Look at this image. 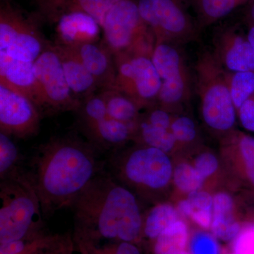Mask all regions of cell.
Here are the masks:
<instances>
[{
    "label": "cell",
    "instance_id": "cell-1",
    "mask_svg": "<svg viewBox=\"0 0 254 254\" xmlns=\"http://www.w3.org/2000/svg\"><path fill=\"white\" fill-rule=\"evenodd\" d=\"M101 152L75 135L53 137L37 148L26 175L34 189L43 218L48 219L74 198L104 171Z\"/></svg>",
    "mask_w": 254,
    "mask_h": 254
},
{
    "label": "cell",
    "instance_id": "cell-2",
    "mask_svg": "<svg viewBox=\"0 0 254 254\" xmlns=\"http://www.w3.org/2000/svg\"><path fill=\"white\" fill-rule=\"evenodd\" d=\"M71 208L79 245L132 242L143 229V215L136 195L105 170L73 200Z\"/></svg>",
    "mask_w": 254,
    "mask_h": 254
},
{
    "label": "cell",
    "instance_id": "cell-3",
    "mask_svg": "<svg viewBox=\"0 0 254 254\" xmlns=\"http://www.w3.org/2000/svg\"><path fill=\"white\" fill-rule=\"evenodd\" d=\"M105 170L134 194L150 198L166 188L174 170L168 153L141 145L110 153Z\"/></svg>",
    "mask_w": 254,
    "mask_h": 254
},
{
    "label": "cell",
    "instance_id": "cell-4",
    "mask_svg": "<svg viewBox=\"0 0 254 254\" xmlns=\"http://www.w3.org/2000/svg\"><path fill=\"white\" fill-rule=\"evenodd\" d=\"M0 244L43 231L41 203L26 173L0 181Z\"/></svg>",
    "mask_w": 254,
    "mask_h": 254
},
{
    "label": "cell",
    "instance_id": "cell-5",
    "mask_svg": "<svg viewBox=\"0 0 254 254\" xmlns=\"http://www.w3.org/2000/svg\"><path fill=\"white\" fill-rule=\"evenodd\" d=\"M197 90L200 97L203 121L212 129H231L236 119V108L232 102L227 73L215 55L205 52L195 64Z\"/></svg>",
    "mask_w": 254,
    "mask_h": 254
},
{
    "label": "cell",
    "instance_id": "cell-6",
    "mask_svg": "<svg viewBox=\"0 0 254 254\" xmlns=\"http://www.w3.org/2000/svg\"><path fill=\"white\" fill-rule=\"evenodd\" d=\"M102 30L103 42L114 55L136 53L151 56L154 47H150L148 38L154 34L143 21L133 0H120L114 5L105 16Z\"/></svg>",
    "mask_w": 254,
    "mask_h": 254
},
{
    "label": "cell",
    "instance_id": "cell-7",
    "mask_svg": "<svg viewBox=\"0 0 254 254\" xmlns=\"http://www.w3.org/2000/svg\"><path fill=\"white\" fill-rule=\"evenodd\" d=\"M33 67L41 93L43 115L78 111L82 102L68 86L55 46L50 45L34 62Z\"/></svg>",
    "mask_w": 254,
    "mask_h": 254
},
{
    "label": "cell",
    "instance_id": "cell-8",
    "mask_svg": "<svg viewBox=\"0 0 254 254\" xmlns=\"http://www.w3.org/2000/svg\"><path fill=\"white\" fill-rule=\"evenodd\" d=\"M114 56L116 77L112 88L131 97L141 108L158 100L162 80L150 55L123 53Z\"/></svg>",
    "mask_w": 254,
    "mask_h": 254
},
{
    "label": "cell",
    "instance_id": "cell-9",
    "mask_svg": "<svg viewBox=\"0 0 254 254\" xmlns=\"http://www.w3.org/2000/svg\"><path fill=\"white\" fill-rule=\"evenodd\" d=\"M137 4L156 43L187 39L193 34V23L178 0H138Z\"/></svg>",
    "mask_w": 254,
    "mask_h": 254
},
{
    "label": "cell",
    "instance_id": "cell-10",
    "mask_svg": "<svg viewBox=\"0 0 254 254\" xmlns=\"http://www.w3.org/2000/svg\"><path fill=\"white\" fill-rule=\"evenodd\" d=\"M43 114L26 95L0 83V133L26 139L37 135Z\"/></svg>",
    "mask_w": 254,
    "mask_h": 254
},
{
    "label": "cell",
    "instance_id": "cell-11",
    "mask_svg": "<svg viewBox=\"0 0 254 254\" xmlns=\"http://www.w3.org/2000/svg\"><path fill=\"white\" fill-rule=\"evenodd\" d=\"M33 64L12 59L5 50H0V83L26 95L41 110V93Z\"/></svg>",
    "mask_w": 254,
    "mask_h": 254
},
{
    "label": "cell",
    "instance_id": "cell-12",
    "mask_svg": "<svg viewBox=\"0 0 254 254\" xmlns=\"http://www.w3.org/2000/svg\"><path fill=\"white\" fill-rule=\"evenodd\" d=\"M68 48L93 75L98 88L103 91L113 86L116 77L115 56L104 42H92Z\"/></svg>",
    "mask_w": 254,
    "mask_h": 254
},
{
    "label": "cell",
    "instance_id": "cell-13",
    "mask_svg": "<svg viewBox=\"0 0 254 254\" xmlns=\"http://www.w3.org/2000/svg\"><path fill=\"white\" fill-rule=\"evenodd\" d=\"M120 0H33L38 15L53 23L64 14L83 12L90 15L102 28L107 13Z\"/></svg>",
    "mask_w": 254,
    "mask_h": 254
},
{
    "label": "cell",
    "instance_id": "cell-14",
    "mask_svg": "<svg viewBox=\"0 0 254 254\" xmlns=\"http://www.w3.org/2000/svg\"><path fill=\"white\" fill-rule=\"evenodd\" d=\"M214 55L224 69L232 73L254 71V52L250 42L234 30L219 36Z\"/></svg>",
    "mask_w": 254,
    "mask_h": 254
},
{
    "label": "cell",
    "instance_id": "cell-15",
    "mask_svg": "<svg viewBox=\"0 0 254 254\" xmlns=\"http://www.w3.org/2000/svg\"><path fill=\"white\" fill-rule=\"evenodd\" d=\"M53 23L59 42L58 45L60 46L75 47L99 41L101 26L86 13L64 14Z\"/></svg>",
    "mask_w": 254,
    "mask_h": 254
},
{
    "label": "cell",
    "instance_id": "cell-16",
    "mask_svg": "<svg viewBox=\"0 0 254 254\" xmlns=\"http://www.w3.org/2000/svg\"><path fill=\"white\" fill-rule=\"evenodd\" d=\"M136 127L108 118L83 129L88 141L101 153H113L121 149L127 141L133 138Z\"/></svg>",
    "mask_w": 254,
    "mask_h": 254
},
{
    "label": "cell",
    "instance_id": "cell-17",
    "mask_svg": "<svg viewBox=\"0 0 254 254\" xmlns=\"http://www.w3.org/2000/svg\"><path fill=\"white\" fill-rule=\"evenodd\" d=\"M55 47L61 58L68 86L82 102L98 88L96 80L71 48L60 45Z\"/></svg>",
    "mask_w": 254,
    "mask_h": 254
},
{
    "label": "cell",
    "instance_id": "cell-18",
    "mask_svg": "<svg viewBox=\"0 0 254 254\" xmlns=\"http://www.w3.org/2000/svg\"><path fill=\"white\" fill-rule=\"evenodd\" d=\"M36 22L11 0L0 1V50L7 49L20 33Z\"/></svg>",
    "mask_w": 254,
    "mask_h": 254
},
{
    "label": "cell",
    "instance_id": "cell-19",
    "mask_svg": "<svg viewBox=\"0 0 254 254\" xmlns=\"http://www.w3.org/2000/svg\"><path fill=\"white\" fill-rule=\"evenodd\" d=\"M212 233L217 238L229 241L236 238L240 232V224L234 215V201L231 195L220 192L213 196Z\"/></svg>",
    "mask_w": 254,
    "mask_h": 254
},
{
    "label": "cell",
    "instance_id": "cell-20",
    "mask_svg": "<svg viewBox=\"0 0 254 254\" xmlns=\"http://www.w3.org/2000/svg\"><path fill=\"white\" fill-rule=\"evenodd\" d=\"M151 60L162 81H173L188 74L180 53L167 43H155Z\"/></svg>",
    "mask_w": 254,
    "mask_h": 254
},
{
    "label": "cell",
    "instance_id": "cell-21",
    "mask_svg": "<svg viewBox=\"0 0 254 254\" xmlns=\"http://www.w3.org/2000/svg\"><path fill=\"white\" fill-rule=\"evenodd\" d=\"M49 46L43 39L36 23L20 33L5 51L12 59L34 63Z\"/></svg>",
    "mask_w": 254,
    "mask_h": 254
},
{
    "label": "cell",
    "instance_id": "cell-22",
    "mask_svg": "<svg viewBox=\"0 0 254 254\" xmlns=\"http://www.w3.org/2000/svg\"><path fill=\"white\" fill-rule=\"evenodd\" d=\"M180 215L187 217L204 229L210 228L213 218V197L208 192L198 190L189 193L186 199L177 206Z\"/></svg>",
    "mask_w": 254,
    "mask_h": 254
},
{
    "label": "cell",
    "instance_id": "cell-23",
    "mask_svg": "<svg viewBox=\"0 0 254 254\" xmlns=\"http://www.w3.org/2000/svg\"><path fill=\"white\" fill-rule=\"evenodd\" d=\"M101 94L110 118L136 127L141 107L133 98L115 88L103 90Z\"/></svg>",
    "mask_w": 254,
    "mask_h": 254
},
{
    "label": "cell",
    "instance_id": "cell-24",
    "mask_svg": "<svg viewBox=\"0 0 254 254\" xmlns=\"http://www.w3.org/2000/svg\"><path fill=\"white\" fill-rule=\"evenodd\" d=\"M180 220L178 210L168 203H160L150 208L143 218V229L145 237L155 240L170 225Z\"/></svg>",
    "mask_w": 254,
    "mask_h": 254
},
{
    "label": "cell",
    "instance_id": "cell-25",
    "mask_svg": "<svg viewBox=\"0 0 254 254\" xmlns=\"http://www.w3.org/2000/svg\"><path fill=\"white\" fill-rule=\"evenodd\" d=\"M12 138L0 133V181L16 178L26 172L23 158Z\"/></svg>",
    "mask_w": 254,
    "mask_h": 254
},
{
    "label": "cell",
    "instance_id": "cell-26",
    "mask_svg": "<svg viewBox=\"0 0 254 254\" xmlns=\"http://www.w3.org/2000/svg\"><path fill=\"white\" fill-rule=\"evenodd\" d=\"M187 240L186 224L178 220L154 240V254H190L186 251Z\"/></svg>",
    "mask_w": 254,
    "mask_h": 254
},
{
    "label": "cell",
    "instance_id": "cell-27",
    "mask_svg": "<svg viewBox=\"0 0 254 254\" xmlns=\"http://www.w3.org/2000/svg\"><path fill=\"white\" fill-rule=\"evenodd\" d=\"M133 137L139 140L142 145L153 147L166 153L172 151L177 143L170 130L155 127L144 119L137 123Z\"/></svg>",
    "mask_w": 254,
    "mask_h": 254
},
{
    "label": "cell",
    "instance_id": "cell-28",
    "mask_svg": "<svg viewBox=\"0 0 254 254\" xmlns=\"http://www.w3.org/2000/svg\"><path fill=\"white\" fill-rule=\"evenodd\" d=\"M200 22L207 26L225 17L246 0H190Z\"/></svg>",
    "mask_w": 254,
    "mask_h": 254
},
{
    "label": "cell",
    "instance_id": "cell-29",
    "mask_svg": "<svg viewBox=\"0 0 254 254\" xmlns=\"http://www.w3.org/2000/svg\"><path fill=\"white\" fill-rule=\"evenodd\" d=\"M227 83L236 110L254 94V71L227 73Z\"/></svg>",
    "mask_w": 254,
    "mask_h": 254
},
{
    "label": "cell",
    "instance_id": "cell-30",
    "mask_svg": "<svg viewBox=\"0 0 254 254\" xmlns=\"http://www.w3.org/2000/svg\"><path fill=\"white\" fill-rule=\"evenodd\" d=\"M77 113H79L80 123L82 129L99 123L108 118L106 103L101 93H94L82 101Z\"/></svg>",
    "mask_w": 254,
    "mask_h": 254
},
{
    "label": "cell",
    "instance_id": "cell-31",
    "mask_svg": "<svg viewBox=\"0 0 254 254\" xmlns=\"http://www.w3.org/2000/svg\"><path fill=\"white\" fill-rule=\"evenodd\" d=\"M174 183L180 191L190 193L200 190L205 179L190 164L182 163L177 165L173 170Z\"/></svg>",
    "mask_w": 254,
    "mask_h": 254
},
{
    "label": "cell",
    "instance_id": "cell-32",
    "mask_svg": "<svg viewBox=\"0 0 254 254\" xmlns=\"http://www.w3.org/2000/svg\"><path fill=\"white\" fill-rule=\"evenodd\" d=\"M170 131L177 142L190 143L196 137V127L194 122L186 116L179 117L172 122Z\"/></svg>",
    "mask_w": 254,
    "mask_h": 254
},
{
    "label": "cell",
    "instance_id": "cell-33",
    "mask_svg": "<svg viewBox=\"0 0 254 254\" xmlns=\"http://www.w3.org/2000/svg\"><path fill=\"white\" fill-rule=\"evenodd\" d=\"M90 254H141L132 242H108L106 245H81Z\"/></svg>",
    "mask_w": 254,
    "mask_h": 254
},
{
    "label": "cell",
    "instance_id": "cell-34",
    "mask_svg": "<svg viewBox=\"0 0 254 254\" xmlns=\"http://www.w3.org/2000/svg\"><path fill=\"white\" fill-rule=\"evenodd\" d=\"M237 146L245 164L246 173L254 185V138L240 135L236 138Z\"/></svg>",
    "mask_w": 254,
    "mask_h": 254
},
{
    "label": "cell",
    "instance_id": "cell-35",
    "mask_svg": "<svg viewBox=\"0 0 254 254\" xmlns=\"http://www.w3.org/2000/svg\"><path fill=\"white\" fill-rule=\"evenodd\" d=\"M190 254H219L216 240L210 234L197 232L190 242Z\"/></svg>",
    "mask_w": 254,
    "mask_h": 254
},
{
    "label": "cell",
    "instance_id": "cell-36",
    "mask_svg": "<svg viewBox=\"0 0 254 254\" xmlns=\"http://www.w3.org/2000/svg\"><path fill=\"white\" fill-rule=\"evenodd\" d=\"M218 165V159L215 155L209 152H204L196 157L193 166L205 180L217 171Z\"/></svg>",
    "mask_w": 254,
    "mask_h": 254
},
{
    "label": "cell",
    "instance_id": "cell-37",
    "mask_svg": "<svg viewBox=\"0 0 254 254\" xmlns=\"http://www.w3.org/2000/svg\"><path fill=\"white\" fill-rule=\"evenodd\" d=\"M234 254H254V225L239 233L234 243Z\"/></svg>",
    "mask_w": 254,
    "mask_h": 254
},
{
    "label": "cell",
    "instance_id": "cell-38",
    "mask_svg": "<svg viewBox=\"0 0 254 254\" xmlns=\"http://www.w3.org/2000/svg\"><path fill=\"white\" fill-rule=\"evenodd\" d=\"M238 113L242 126L254 132V94L241 105Z\"/></svg>",
    "mask_w": 254,
    "mask_h": 254
},
{
    "label": "cell",
    "instance_id": "cell-39",
    "mask_svg": "<svg viewBox=\"0 0 254 254\" xmlns=\"http://www.w3.org/2000/svg\"><path fill=\"white\" fill-rule=\"evenodd\" d=\"M144 120L155 127L168 130H170V126L173 122L168 112L162 108L152 110Z\"/></svg>",
    "mask_w": 254,
    "mask_h": 254
},
{
    "label": "cell",
    "instance_id": "cell-40",
    "mask_svg": "<svg viewBox=\"0 0 254 254\" xmlns=\"http://www.w3.org/2000/svg\"><path fill=\"white\" fill-rule=\"evenodd\" d=\"M26 250V242L22 240L0 244V254H21Z\"/></svg>",
    "mask_w": 254,
    "mask_h": 254
},
{
    "label": "cell",
    "instance_id": "cell-41",
    "mask_svg": "<svg viewBox=\"0 0 254 254\" xmlns=\"http://www.w3.org/2000/svg\"><path fill=\"white\" fill-rule=\"evenodd\" d=\"M62 245L54 247H41L27 251L21 254H55L61 248Z\"/></svg>",
    "mask_w": 254,
    "mask_h": 254
},
{
    "label": "cell",
    "instance_id": "cell-42",
    "mask_svg": "<svg viewBox=\"0 0 254 254\" xmlns=\"http://www.w3.org/2000/svg\"><path fill=\"white\" fill-rule=\"evenodd\" d=\"M71 249V242L67 239L66 242H64V244L63 247H61V249L55 254H70Z\"/></svg>",
    "mask_w": 254,
    "mask_h": 254
},
{
    "label": "cell",
    "instance_id": "cell-43",
    "mask_svg": "<svg viewBox=\"0 0 254 254\" xmlns=\"http://www.w3.org/2000/svg\"><path fill=\"white\" fill-rule=\"evenodd\" d=\"M248 41L250 42L251 46L254 52V26L251 28L250 32H249L248 37H247Z\"/></svg>",
    "mask_w": 254,
    "mask_h": 254
},
{
    "label": "cell",
    "instance_id": "cell-44",
    "mask_svg": "<svg viewBox=\"0 0 254 254\" xmlns=\"http://www.w3.org/2000/svg\"><path fill=\"white\" fill-rule=\"evenodd\" d=\"M249 16L252 21L254 23V1L251 4L250 9H249Z\"/></svg>",
    "mask_w": 254,
    "mask_h": 254
},
{
    "label": "cell",
    "instance_id": "cell-45",
    "mask_svg": "<svg viewBox=\"0 0 254 254\" xmlns=\"http://www.w3.org/2000/svg\"><path fill=\"white\" fill-rule=\"evenodd\" d=\"M80 247H81V248L83 249V252H84L85 254H90L89 253H88V251L86 250V248H85V247H83V246L80 245Z\"/></svg>",
    "mask_w": 254,
    "mask_h": 254
},
{
    "label": "cell",
    "instance_id": "cell-46",
    "mask_svg": "<svg viewBox=\"0 0 254 254\" xmlns=\"http://www.w3.org/2000/svg\"></svg>",
    "mask_w": 254,
    "mask_h": 254
}]
</instances>
